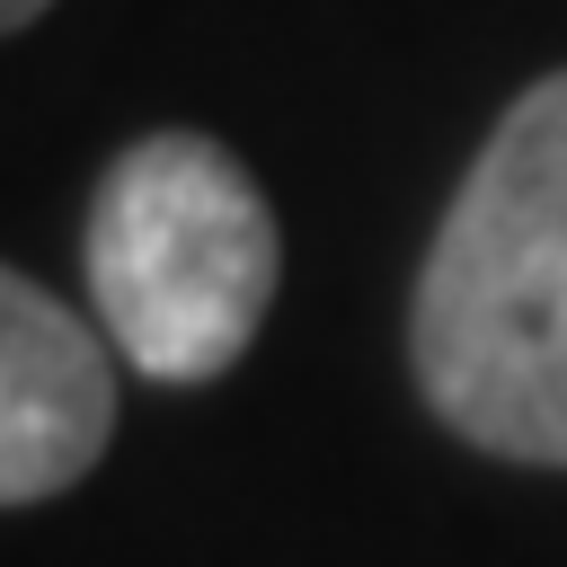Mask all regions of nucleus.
Wrapping results in <instances>:
<instances>
[{
  "label": "nucleus",
  "instance_id": "7ed1b4c3",
  "mask_svg": "<svg viewBox=\"0 0 567 567\" xmlns=\"http://www.w3.org/2000/svg\"><path fill=\"white\" fill-rule=\"evenodd\" d=\"M115 434V372L89 319L0 266V505L62 496Z\"/></svg>",
  "mask_w": 567,
  "mask_h": 567
},
{
  "label": "nucleus",
  "instance_id": "f257e3e1",
  "mask_svg": "<svg viewBox=\"0 0 567 567\" xmlns=\"http://www.w3.org/2000/svg\"><path fill=\"white\" fill-rule=\"evenodd\" d=\"M452 434L567 470V71L532 80L470 159L408 310Z\"/></svg>",
  "mask_w": 567,
  "mask_h": 567
},
{
  "label": "nucleus",
  "instance_id": "20e7f679",
  "mask_svg": "<svg viewBox=\"0 0 567 567\" xmlns=\"http://www.w3.org/2000/svg\"><path fill=\"white\" fill-rule=\"evenodd\" d=\"M44 9H53V0H0V35H9V27H27V18H44Z\"/></svg>",
  "mask_w": 567,
  "mask_h": 567
},
{
  "label": "nucleus",
  "instance_id": "f03ea898",
  "mask_svg": "<svg viewBox=\"0 0 567 567\" xmlns=\"http://www.w3.org/2000/svg\"><path fill=\"white\" fill-rule=\"evenodd\" d=\"M275 213L204 133L133 142L89 204V301L115 354L151 381H213L248 354L275 301Z\"/></svg>",
  "mask_w": 567,
  "mask_h": 567
}]
</instances>
